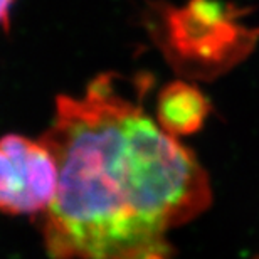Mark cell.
Wrapping results in <instances>:
<instances>
[{"mask_svg": "<svg viewBox=\"0 0 259 259\" xmlns=\"http://www.w3.org/2000/svg\"><path fill=\"white\" fill-rule=\"evenodd\" d=\"M40 138L59 167L42 215L54 259H170V232L210 205L195 155L123 96L111 74L79 96H59Z\"/></svg>", "mask_w": 259, "mask_h": 259, "instance_id": "6da1fadb", "label": "cell"}, {"mask_svg": "<svg viewBox=\"0 0 259 259\" xmlns=\"http://www.w3.org/2000/svg\"><path fill=\"white\" fill-rule=\"evenodd\" d=\"M165 49L180 69L209 76L244 56L256 34L241 27L232 10L214 0H190L182 9L167 7Z\"/></svg>", "mask_w": 259, "mask_h": 259, "instance_id": "7a4b0ae2", "label": "cell"}, {"mask_svg": "<svg viewBox=\"0 0 259 259\" xmlns=\"http://www.w3.org/2000/svg\"><path fill=\"white\" fill-rule=\"evenodd\" d=\"M210 105L199 88L185 81L168 82L157 98V123L174 138L187 137L204 126Z\"/></svg>", "mask_w": 259, "mask_h": 259, "instance_id": "277c9868", "label": "cell"}, {"mask_svg": "<svg viewBox=\"0 0 259 259\" xmlns=\"http://www.w3.org/2000/svg\"><path fill=\"white\" fill-rule=\"evenodd\" d=\"M12 5H14V0H0V25L7 24Z\"/></svg>", "mask_w": 259, "mask_h": 259, "instance_id": "5b68a950", "label": "cell"}, {"mask_svg": "<svg viewBox=\"0 0 259 259\" xmlns=\"http://www.w3.org/2000/svg\"><path fill=\"white\" fill-rule=\"evenodd\" d=\"M58 187V160L42 138L15 133L0 138V212L42 217Z\"/></svg>", "mask_w": 259, "mask_h": 259, "instance_id": "3957f363", "label": "cell"}]
</instances>
